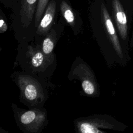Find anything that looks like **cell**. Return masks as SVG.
I'll list each match as a JSON object with an SVG mask.
<instances>
[{
  "label": "cell",
  "mask_w": 133,
  "mask_h": 133,
  "mask_svg": "<svg viewBox=\"0 0 133 133\" xmlns=\"http://www.w3.org/2000/svg\"><path fill=\"white\" fill-rule=\"evenodd\" d=\"M71 75L76 76L80 79L82 87L84 92L90 96H97L99 93V87L96 77L87 64L81 62L72 66Z\"/></svg>",
  "instance_id": "cell-4"
},
{
  "label": "cell",
  "mask_w": 133,
  "mask_h": 133,
  "mask_svg": "<svg viewBox=\"0 0 133 133\" xmlns=\"http://www.w3.org/2000/svg\"><path fill=\"white\" fill-rule=\"evenodd\" d=\"M75 128L81 133H106L103 129L124 131L127 126L111 116L95 115L75 121Z\"/></svg>",
  "instance_id": "cell-1"
},
{
  "label": "cell",
  "mask_w": 133,
  "mask_h": 133,
  "mask_svg": "<svg viewBox=\"0 0 133 133\" xmlns=\"http://www.w3.org/2000/svg\"><path fill=\"white\" fill-rule=\"evenodd\" d=\"M57 39L58 34L57 32L54 29H51L46 35V37L43 40L42 45V50L46 55L52 54V51Z\"/></svg>",
  "instance_id": "cell-9"
},
{
  "label": "cell",
  "mask_w": 133,
  "mask_h": 133,
  "mask_svg": "<svg viewBox=\"0 0 133 133\" xmlns=\"http://www.w3.org/2000/svg\"><path fill=\"white\" fill-rule=\"evenodd\" d=\"M15 118L17 124L25 132H41L47 122V113L45 110L34 108L17 111Z\"/></svg>",
  "instance_id": "cell-3"
},
{
  "label": "cell",
  "mask_w": 133,
  "mask_h": 133,
  "mask_svg": "<svg viewBox=\"0 0 133 133\" xmlns=\"http://www.w3.org/2000/svg\"><path fill=\"white\" fill-rule=\"evenodd\" d=\"M56 9V3L52 0L49 3L43 18L37 26L36 33L39 35L46 36L51 29L53 24Z\"/></svg>",
  "instance_id": "cell-7"
},
{
  "label": "cell",
  "mask_w": 133,
  "mask_h": 133,
  "mask_svg": "<svg viewBox=\"0 0 133 133\" xmlns=\"http://www.w3.org/2000/svg\"><path fill=\"white\" fill-rule=\"evenodd\" d=\"M60 10L65 21L72 28L75 24L74 14L70 5L64 1H62L60 4Z\"/></svg>",
  "instance_id": "cell-10"
},
{
  "label": "cell",
  "mask_w": 133,
  "mask_h": 133,
  "mask_svg": "<svg viewBox=\"0 0 133 133\" xmlns=\"http://www.w3.org/2000/svg\"><path fill=\"white\" fill-rule=\"evenodd\" d=\"M26 63L29 65V69L32 71H44L54 60V54L46 55L39 46L33 47L29 45L25 52Z\"/></svg>",
  "instance_id": "cell-5"
},
{
  "label": "cell",
  "mask_w": 133,
  "mask_h": 133,
  "mask_svg": "<svg viewBox=\"0 0 133 133\" xmlns=\"http://www.w3.org/2000/svg\"><path fill=\"white\" fill-rule=\"evenodd\" d=\"M15 82L20 91L21 99L32 106L41 104L45 101V95L41 84L28 74H18Z\"/></svg>",
  "instance_id": "cell-2"
},
{
  "label": "cell",
  "mask_w": 133,
  "mask_h": 133,
  "mask_svg": "<svg viewBox=\"0 0 133 133\" xmlns=\"http://www.w3.org/2000/svg\"><path fill=\"white\" fill-rule=\"evenodd\" d=\"M8 29V26L3 19H1L0 20V33H3L5 32Z\"/></svg>",
  "instance_id": "cell-12"
},
{
  "label": "cell",
  "mask_w": 133,
  "mask_h": 133,
  "mask_svg": "<svg viewBox=\"0 0 133 133\" xmlns=\"http://www.w3.org/2000/svg\"><path fill=\"white\" fill-rule=\"evenodd\" d=\"M37 0H22L20 8V20L22 25L27 28L32 20Z\"/></svg>",
  "instance_id": "cell-8"
},
{
  "label": "cell",
  "mask_w": 133,
  "mask_h": 133,
  "mask_svg": "<svg viewBox=\"0 0 133 133\" xmlns=\"http://www.w3.org/2000/svg\"><path fill=\"white\" fill-rule=\"evenodd\" d=\"M112 5L117 33L123 46L129 52L130 37H129L126 15L118 0H112Z\"/></svg>",
  "instance_id": "cell-6"
},
{
  "label": "cell",
  "mask_w": 133,
  "mask_h": 133,
  "mask_svg": "<svg viewBox=\"0 0 133 133\" xmlns=\"http://www.w3.org/2000/svg\"><path fill=\"white\" fill-rule=\"evenodd\" d=\"M49 0H38L35 17V25L37 26L41 21Z\"/></svg>",
  "instance_id": "cell-11"
}]
</instances>
